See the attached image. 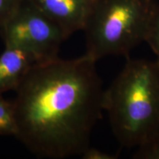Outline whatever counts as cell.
Wrapping results in <instances>:
<instances>
[{
	"label": "cell",
	"instance_id": "cell-4",
	"mask_svg": "<svg viewBox=\"0 0 159 159\" xmlns=\"http://www.w3.org/2000/svg\"><path fill=\"white\" fill-rule=\"evenodd\" d=\"M0 30L5 46L24 51L35 63L58 57L60 47L67 39L58 26L30 0H20Z\"/></svg>",
	"mask_w": 159,
	"mask_h": 159
},
{
	"label": "cell",
	"instance_id": "cell-11",
	"mask_svg": "<svg viewBox=\"0 0 159 159\" xmlns=\"http://www.w3.org/2000/svg\"><path fill=\"white\" fill-rule=\"evenodd\" d=\"M83 159H116L119 158L117 154H111L99 149L89 147L81 155Z\"/></svg>",
	"mask_w": 159,
	"mask_h": 159
},
{
	"label": "cell",
	"instance_id": "cell-6",
	"mask_svg": "<svg viewBox=\"0 0 159 159\" xmlns=\"http://www.w3.org/2000/svg\"><path fill=\"white\" fill-rule=\"evenodd\" d=\"M34 63L24 51L5 46L0 55V94L16 90Z\"/></svg>",
	"mask_w": 159,
	"mask_h": 159
},
{
	"label": "cell",
	"instance_id": "cell-7",
	"mask_svg": "<svg viewBox=\"0 0 159 159\" xmlns=\"http://www.w3.org/2000/svg\"><path fill=\"white\" fill-rule=\"evenodd\" d=\"M16 122L13 102L4 99L0 94V134L16 136Z\"/></svg>",
	"mask_w": 159,
	"mask_h": 159
},
{
	"label": "cell",
	"instance_id": "cell-8",
	"mask_svg": "<svg viewBox=\"0 0 159 159\" xmlns=\"http://www.w3.org/2000/svg\"><path fill=\"white\" fill-rule=\"evenodd\" d=\"M156 55V61L159 63V5L156 4L151 14L147 29L145 40Z\"/></svg>",
	"mask_w": 159,
	"mask_h": 159
},
{
	"label": "cell",
	"instance_id": "cell-10",
	"mask_svg": "<svg viewBox=\"0 0 159 159\" xmlns=\"http://www.w3.org/2000/svg\"><path fill=\"white\" fill-rule=\"evenodd\" d=\"M20 0H0V27L14 12Z\"/></svg>",
	"mask_w": 159,
	"mask_h": 159
},
{
	"label": "cell",
	"instance_id": "cell-3",
	"mask_svg": "<svg viewBox=\"0 0 159 159\" xmlns=\"http://www.w3.org/2000/svg\"><path fill=\"white\" fill-rule=\"evenodd\" d=\"M154 0H95L83 31L85 55L97 61L125 56L144 41Z\"/></svg>",
	"mask_w": 159,
	"mask_h": 159
},
{
	"label": "cell",
	"instance_id": "cell-9",
	"mask_svg": "<svg viewBox=\"0 0 159 159\" xmlns=\"http://www.w3.org/2000/svg\"><path fill=\"white\" fill-rule=\"evenodd\" d=\"M135 159H159V132L137 147Z\"/></svg>",
	"mask_w": 159,
	"mask_h": 159
},
{
	"label": "cell",
	"instance_id": "cell-5",
	"mask_svg": "<svg viewBox=\"0 0 159 159\" xmlns=\"http://www.w3.org/2000/svg\"><path fill=\"white\" fill-rule=\"evenodd\" d=\"M58 26L67 39L83 30L95 0H30Z\"/></svg>",
	"mask_w": 159,
	"mask_h": 159
},
{
	"label": "cell",
	"instance_id": "cell-1",
	"mask_svg": "<svg viewBox=\"0 0 159 159\" xmlns=\"http://www.w3.org/2000/svg\"><path fill=\"white\" fill-rule=\"evenodd\" d=\"M96 61L84 55L34 63L15 91L16 137L41 158L81 156L102 118Z\"/></svg>",
	"mask_w": 159,
	"mask_h": 159
},
{
	"label": "cell",
	"instance_id": "cell-2",
	"mask_svg": "<svg viewBox=\"0 0 159 159\" xmlns=\"http://www.w3.org/2000/svg\"><path fill=\"white\" fill-rule=\"evenodd\" d=\"M127 58L104 90L102 107L119 144L137 148L159 132V63Z\"/></svg>",
	"mask_w": 159,
	"mask_h": 159
}]
</instances>
